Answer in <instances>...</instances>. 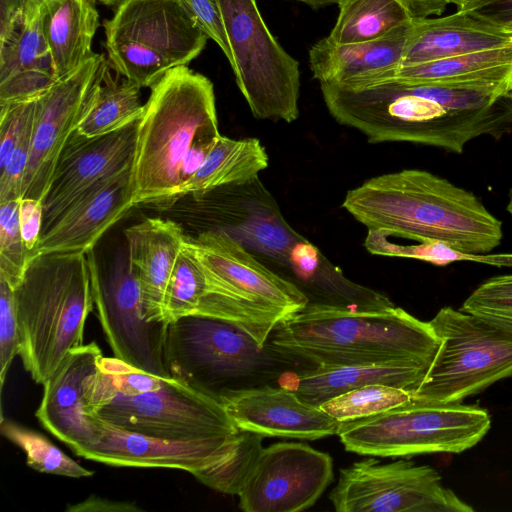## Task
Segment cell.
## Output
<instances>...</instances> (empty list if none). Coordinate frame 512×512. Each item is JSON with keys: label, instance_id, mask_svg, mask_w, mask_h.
<instances>
[{"label": "cell", "instance_id": "cell-15", "mask_svg": "<svg viewBox=\"0 0 512 512\" xmlns=\"http://www.w3.org/2000/svg\"><path fill=\"white\" fill-rule=\"evenodd\" d=\"M205 273L208 292L229 300L257 303L288 316L309 300L293 282L257 260L241 242L224 230L187 237Z\"/></svg>", "mask_w": 512, "mask_h": 512}, {"label": "cell", "instance_id": "cell-37", "mask_svg": "<svg viewBox=\"0 0 512 512\" xmlns=\"http://www.w3.org/2000/svg\"><path fill=\"white\" fill-rule=\"evenodd\" d=\"M460 309L512 329V274L481 283Z\"/></svg>", "mask_w": 512, "mask_h": 512}, {"label": "cell", "instance_id": "cell-9", "mask_svg": "<svg viewBox=\"0 0 512 512\" xmlns=\"http://www.w3.org/2000/svg\"><path fill=\"white\" fill-rule=\"evenodd\" d=\"M104 29L108 65L140 88L187 65L208 39L179 0H121Z\"/></svg>", "mask_w": 512, "mask_h": 512}, {"label": "cell", "instance_id": "cell-46", "mask_svg": "<svg viewBox=\"0 0 512 512\" xmlns=\"http://www.w3.org/2000/svg\"><path fill=\"white\" fill-rule=\"evenodd\" d=\"M71 512H131L142 511L135 503L112 501L106 498L90 496L81 503L68 506Z\"/></svg>", "mask_w": 512, "mask_h": 512}, {"label": "cell", "instance_id": "cell-49", "mask_svg": "<svg viewBox=\"0 0 512 512\" xmlns=\"http://www.w3.org/2000/svg\"><path fill=\"white\" fill-rule=\"evenodd\" d=\"M304 3L313 9L323 8L332 4H338L340 0H293Z\"/></svg>", "mask_w": 512, "mask_h": 512}, {"label": "cell", "instance_id": "cell-13", "mask_svg": "<svg viewBox=\"0 0 512 512\" xmlns=\"http://www.w3.org/2000/svg\"><path fill=\"white\" fill-rule=\"evenodd\" d=\"M97 315L114 357L151 374L171 378L164 363L167 322L145 318L137 273L121 253L105 275L87 253Z\"/></svg>", "mask_w": 512, "mask_h": 512}, {"label": "cell", "instance_id": "cell-12", "mask_svg": "<svg viewBox=\"0 0 512 512\" xmlns=\"http://www.w3.org/2000/svg\"><path fill=\"white\" fill-rule=\"evenodd\" d=\"M329 499L337 512H472L430 466L366 458L340 470Z\"/></svg>", "mask_w": 512, "mask_h": 512}, {"label": "cell", "instance_id": "cell-52", "mask_svg": "<svg viewBox=\"0 0 512 512\" xmlns=\"http://www.w3.org/2000/svg\"><path fill=\"white\" fill-rule=\"evenodd\" d=\"M101 3L106 5H113L119 3L121 0H99Z\"/></svg>", "mask_w": 512, "mask_h": 512}, {"label": "cell", "instance_id": "cell-29", "mask_svg": "<svg viewBox=\"0 0 512 512\" xmlns=\"http://www.w3.org/2000/svg\"><path fill=\"white\" fill-rule=\"evenodd\" d=\"M268 163V154L257 138L231 139L220 135L200 168L162 206L169 207L188 194L198 200L222 186L250 183Z\"/></svg>", "mask_w": 512, "mask_h": 512}, {"label": "cell", "instance_id": "cell-34", "mask_svg": "<svg viewBox=\"0 0 512 512\" xmlns=\"http://www.w3.org/2000/svg\"><path fill=\"white\" fill-rule=\"evenodd\" d=\"M206 293L205 273L186 239L166 287L163 304L164 321L169 323L195 314Z\"/></svg>", "mask_w": 512, "mask_h": 512}, {"label": "cell", "instance_id": "cell-14", "mask_svg": "<svg viewBox=\"0 0 512 512\" xmlns=\"http://www.w3.org/2000/svg\"><path fill=\"white\" fill-rule=\"evenodd\" d=\"M334 477L328 453L304 443L262 448L239 494L245 512H298L313 506Z\"/></svg>", "mask_w": 512, "mask_h": 512}, {"label": "cell", "instance_id": "cell-41", "mask_svg": "<svg viewBox=\"0 0 512 512\" xmlns=\"http://www.w3.org/2000/svg\"><path fill=\"white\" fill-rule=\"evenodd\" d=\"M37 99L0 106V169L4 167L24 127L34 115Z\"/></svg>", "mask_w": 512, "mask_h": 512}, {"label": "cell", "instance_id": "cell-26", "mask_svg": "<svg viewBox=\"0 0 512 512\" xmlns=\"http://www.w3.org/2000/svg\"><path fill=\"white\" fill-rule=\"evenodd\" d=\"M386 79L498 86L512 92V43L425 63L399 64L340 85L355 86Z\"/></svg>", "mask_w": 512, "mask_h": 512}, {"label": "cell", "instance_id": "cell-17", "mask_svg": "<svg viewBox=\"0 0 512 512\" xmlns=\"http://www.w3.org/2000/svg\"><path fill=\"white\" fill-rule=\"evenodd\" d=\"M138 123L97 137L73 132L42 199V232L98 181L132 166Z\"/></svg>", "mask_w": 512, "mask_h": 512}, {"label": "cell", "instance_id": "cell-38", "mask_svg": "<svg viewBox=\"0 0 512 512\" xmlns=\"http://www.w3.org/2000/svg\"><path fill=\"white\" fill-rule=\"evenodd\" d=\"M413 241L415 244H401L392 240L387 241L385 245L386 256L412 258L437 265H445L454 261H473L498 267H512V253L467 254L442 243Z\"/></svg>", "mask_w": 512, "mask_h": 512}, {"label": "cell", "instance_id": "cell-40", "mask_svg": "<svg viewBox=\"0 0 512 512\" xmlns=\"http://www.w3.org/2000/svg\"><path fill=\"white\" fill-rule=\"evenodd\" d=\"M20 339L14 289L0 278V384L4 385L9 367L19 355Z\"/></svg>", "mask_w": 512, "mask_h": 512}, {"label": "cell", "instance_id": "cell-2", "mask_svg": "<svg viewBox=\"0 0 512 512\" xmlns=\"http://www.w3.org/2000/svg\"><path fill=\"white\" fill-rule=\"evenodd\" d=\"M342 208L368 230L387 229L467 254L491 252L503 236L501 222L472 192L425 170L373 177L349 190Z\"/></svg>", "mask_w": 512, "mask_h": 512}, {"label": "cell", "instance_id": "cell-23", "mask_svg": "<svg viewBox=\"0 0 512 512\" xmlns=\"http://www.w3.org/2000/svg\"><path fill=\"white\" fill-rule=\"evenodd\" d=\"M427 368L410 361L298 367L282 373L277 383L295 392L304 402L320 407L336 396L368 384H386L413 393Z\"/></svg>", "mask_w": 512, "mask_h": 512}, {"label": "cell", "instance_id": "cell-19", "mask_svg": "<svg viewBox=\"0 0 512 512\" xmlns=\"http://www.w3.org/2000/svg\"><path fill=\"white\" fill-rule=\"evenodd\" d=\"M103 357L95 342L82 344L64 357L43 383V396L35 416L42 427L73 452L97 441L99 427L87 411L86 388Z\"/></svg>", "mask_w": 512, "mask_h": 512}, {"label": "cell", "instance_id": "cell-30", "mask_svg": "<svg viewBox=\"0 0 512 512\" xmlns=\"http://www.w3.org/2000/svg\"><path fill=\"white\" fill-rule=\"evenodd\" d=\"M140 89L127 78L122 81L114 78L106 61L90 94L77 132L85 137H97L139 121L144 113Z\"/></svg>", "mask_w": 512, "mask_h": 512}, {"label": "cell", "instance_id": "cell-6", "mask_svg": "<svg viewBox=\"0 0 512 512\" xmlns=\"http://www.w3.org/2000/svg\"><path fill=\"white\" fill-rule=\"evenodd\" d=\"M164 363L171 378L218 402L233 391L278 381L300 365L230 322L197 314L167 324Z\"/></svg>", "mask_w": 512, "mask_h": 512}, {"label": "cell", "instance_id": "cell-42", "mask_svg": "<svg viewBox=\"0 0 512 512\" xmlns=\"http://www.w3.org/2000/svg\"><path fill=\"white\" fill-rule=\"evenodd\" d=\"M179 2L195 26L219 46L230 64L231 50L217 1L179 0Z\"/></svg>", "mask_w": 512, "mask_h": 512}, {"label": "cell", "instance_id": "cell-35", "mask_svg": "<svg viewBox=\"0 0 512 512\" xmlns=\"http://www.w3.org/2000/svg\"><path fill=\"white\" fill-rule=\"evenodd\" d=\"M412 398L413 394L402 388L386 384H368L336 396L320 407L342 423L386 412L409 402Z\"/></svg>", "mask_w": 512, "mask_h": 512}, {"label": "cell", "instance_id": "cell-1", "mask_svg": "<svg viewBox=\"0 0 512 512\" xmlns=\"http://www.w3.org/2000/svg\"><path fill=\"white\" fill-rule=\"evenodd\" d=\"M341 125L370 143L410 142L462 153L472 140L512 132V92L498 86L386 79L347 86L320 83Z\"/></svg>", "mask_w": 512, "mask_h": 512}, {"label": "cell", "instance_id": "cell-47", "mask_svg": "<svg viewBox=\"0 0 512 512\" xmlns=\"http://www.w3.org/2000/svg\"><path fill=\"white\" fill-rule=\"evenodd\" d=\"M45 0H0V27L38 9Z\"/></svg>", "mask_w": 512, "mask_h": 512}, {"label": "cell", "instance_id": "cell-39", "mask_svg": "<svg viewBox=\"0 0 512 512\" xmlns=\"http://www.w3.org/2000/svg\"><path fill=\"white\" fill-rule=\"evenodd\" d=\"M35 116L36 111L24 127L4 167L0 169V204L22 198L23 179L30 158Z\"/></svg>", "mask_w": 512, "mask_h": 512}, {"label": "cell", "instance_id": "cell-43", "mask_svg": "<svg viewBox=\"0 0 512 512\" xmlns=\"http://www.w3.org/2000/svg\"><path fill=\"white\" fill-rule=\"evenodd\" d=\"M21 235L29 251L33 253L40 240L43 227L42 200L21 198L19 204Z\"/></svg>", "mask_w": 512, "mask_h": 512}, {"label": "cell", "instance_id": "cell-32", "mask_svg": "<svg viewBox=\"0 0 512 512\" xmlns=\"http://www.w3.org/2000/svg\"><path fill=\"white\" fill-rule=\"evenodd\" d=\"M264 436L239 430L229 451L214 464L192 474L209 488L238 495L263 446Z\"/></svg>", "mask_w": 512, "mask_h": 512}, {"label": "cell", "instance_id": "cell-20", "mask_svg": "<svg viewBox=\"0 0 512 512\" xmlns=\"http://www.w3.org/2000/svg\"><path fill=\"white\" fill-rule=\"evenodd\" d=\"M238 430L264 437L316 440L337 434L340 422L280 385L233 391L220 400Z\"/></svg>", "mask_w": 512, "mask_h": 512}, {"label": "cell", "instance_id": "cell-51", "mask_svg": "<svg viewBox=\"0 0 512 512\" xmlns=\"http://www.w3.org/2000/svg\"><path fill=\"white\" fill-rule=\"evenodd\" d=\"M507 211L512 219V188L509 191V198H508V204H507Z\"/></svg>", "mask_w": 512, "mask_h": 512}, {"label": "cell", "instance_id": "cell-53", "mask_svg": "<svg viewBox=\"0 0 512 512\" xmlns=\"http://www.w3.org/2000/svg\"><path fill=\"white\" fill-rule=\"evenodd\" d=\"M505 31H507L508 33H510L512 35V27L506 29Z\"/></svg>", "mask_w": 512, "mask_h": 512}, {"label": "cell", "instance_id": "cell-18", "mask_svg": "<svg viewBox=\"0 0 512 512\" xmlns=\"http://www.w3.org/2000/svg\"><path fill=\"white\" fill-rule=\"evenodd\" d=\"M92 416L100 430L99 438L75 454L115 467L173 468L194 474L220 460L238 432L196 440H171L124 430Z\"/></svg>", "mask_w": 512, "mask_h": 512}, {"label": "cell", "instance_id": "cell-48", "mask_svg": "<svg viewBox=\"0 0 512 512\" xmlns=\"http://www.w3.org/2000/svg\"><path fill=\"white\" fill-rule=\"evenodd\" d=\"M406 8L412 19L427 18L441 15L447 5V0H398Z\"/></svg>", "mask_w": 512, "mask_h": 512}, {"label": "cell", "instance_id": "cell-31", "mask_svg": "<svg viewBox=\"0 0 512 512\" xmlns=\"http://www.w3.org/2000/svg\"><path fill=\"white\" fill-rule=\"evenodd\" d=\"M327 38L335 43L366 42L385 36L412 20L398 0H340Z\"/></svg>", "mask_w": 512, "mask_h": 512}, {"label": "cell", "instance_id": "cell-7", "mask_svg": "<svg viewBox=\"0 0 512 512\" xmlns=\"http://www.w3.org/2000/svg\"><path fill=\"white\" fill-rule=\"evenodd\" d=\"M491 419L478 406L435 404L412 398L386 412L340 423L337 435L347 451L366 456L408 457L461 453L488 433Z\"/></svg>", "mask_w": 512, "mask_h": 512}, {"label": "cell", "instance_id": "cell-16", "mask_svg": "<svg viewBox=\"0 0 512 512\" xmlns=\"http://www.w3.org/2000/svg\"><path fill=\"white\" fill-rule=\"evenodd\" d=\"M106 61L103 54L95 53L79 68L57 80L38 97L22 198L43 199L58 158L67 140L79 125Z\"/></svg>", "mask_w": 512, "mask_h": 512}, {"label": "cell", "instance_id": "cell-36", "mask_svg": "<svg viewBox=\"0 0 512 512\" xmlns=\"http://www.w3.org/2000/svg\"><path fill=\"white\" fill-rule=\"evenodd\" d=\"M20 199L0 204V278L13 289L21 282L33 253L21 235Z\"/></svg>", "mask_w": 512, "mask_h": 512}, {"label": "cell", "instance_id": "cell-50", "mask_svg": "<svg viewBox=\"0 0 512 512\" xmlns=\"http://www.w3.org/2000/svg\"><path fill=\"white\" fill-rule=\"evenodd\" d=\"M448 3L454 4L457 6L458 10H461L463 7H465L468 3L474 1V0H447Z\"/></svg>", "mask_w": 512, "mask_h": 512}, {"label": "cell", "instance_id": "cell-11", "mask_svg": "<svg viewBox=\"0 0 512 512\" xmlns=\"http://www.w3.org/2000/svg\"><path fill=\"white\" fill-rule=\"evenodd\" d=\"M90 415L124 430L171 440H196L239 431L217 400L173 378L136 394L86 390Z\"/></svg>", "mask_w": 512, "mask_h": 512}, {"label": "cell", "instance_id": "cell-25", "mask_svg": "<svg viewBox=\"0 0 512 512\" xmlns=\"http://www.w3.org/2000/svg\"><path fill=\"white\" fill-rule=\"evenodd\" d=\"M511 43L510 33L465 11L412 19L401 64L425 63Z\"/></svg>", "mask_w": 512, "mask_h": 512}, {"label": "cell", "instance_id": "cell-8", "mask_svg": "<svg viewBox=\"0 0 512 512\" xmlns=\"http://www.w3.org/2000/svg\"><path fill=\"white\" fill-rule=\"evenodd\" d=\"M439 346L413 398L460 403L512 377V329L452 307L429 321Z\"/></svg>", "mask_w": 512, "mask_h": 512}, {"label": "cell", "instance_id": "cell-3", "mask_svg": "<svg viewBox=\"0 0 512 512\" xmlns=\"http://www.w3.org/2000/svg\"><path fill=\"white\" fill-rule=\"evenodd\" d=\"M303 367L410 361L429 366L439 338L395 305L360 309L319 304L281 320L267 341Z\"/></svg>", "mask_w": 512, "mask_h": 512}, {"label": "cell", "instance_id": "cell-45", "mask_svg": "<svg viewBox=\"0 0 512 512\" xmlns=\"http://www.w3.org/2000/svg\"><path fill=\"white\" fill-rule=\"evenodd\" d=\"M220 135H205L195 140L182 161L181 183L188 180L200 168Z\"/></svg>", "mask_w": 512, "mask_h": 512}, {"label": "cell", "instance_id": "cell-27", "mask_svg": "<svg viewBox=\"0 0 512 512\" xmlns=\"http://www.w3.org/2000/svg\"><path fill=\"white\" fill-rule=\"evenodd\" d=\"M411 21L372 41L339 44L327 37L317 41L309 50L313 77L319 83L339 84L401 64Z\"/></svg>", "mask_w": 512, "mask_h": 512}, {"label": "cell", "instance_id": "cell-44", "mask_svg": "<svg viewBox=\"0 0 512 512\" xmlns=\"http://www.w3.org/2000/svg\"><path fill=\"white\" fill-rule=\"evenodd\" d=\"M458 11L468 12L504 30L512 27V0H474Z\"/></svg>", "mask_w": 512, "mask_h": 512}, {"label": "cell", "instance_id": "cell-5", "mask_svg": "<svg viewBox=\"0 0 512 512\" xmlns=\"http://www.w3.org/2000/svg\"><path fill=\"white\" fill-rule=\"evenodd\" d=\"M25 370L42 384L83 344L94 300L87 254H34L14 289Z\"/></svg>", "mask_w": 512, "mask_h": 512}, {"label": "cell", "instance_id": "cell-10", "mask_svg": "<svg viewBox=\"0 0 512 512\" xmlns=\"http://www.w3.org/2000/svg\"><path fill=\"white\" fill-rule=\"evenodd\" d=\"M236 84L253 116L291 123L299 116L300 67L276 40L256 0H216Z\"/></svg>", "mask_w": 512, "mask_h": 512}, {"label": "cell", "instance_id": "cell-4", "mask_svg": "<svg viewBox=\"0 0 512 512\" xmlns=\"http://www.w3.org/2000/svg\"><path fill=\"white\" fill-rule=\"evenodd\" d=\"M205 135H220L213 83L187 65L175 67L151 86L138 123L132 205L162 206L181 183L186 152Z\"/></svg>", "mask_w": 512, "mask_h": 512}, {"label": "cell", "instance_id": "cell-33", "mask_svg": "<svg viewBox=\"0 0 512 512\" xmlns=\"http://www.w3.org/2000/svg\"><path fill=\"white\" fill-rule=\"evenodd\" d=\"M0 431L25 453L27 465L37 472L70 478H84L94 474L35 430L1 418Z\"/></svg>", "mask_w": 512, "mask_h": 512}, {"label": "cell", "instance_id": "cell-22", "mask_svg": "<svg viewBox=\"0 0 512 512\" xmlns=\"http://www.w3.org/2000/svg\"><path fill=\"white\" fill-rule=\"evenodd\" d=\"M57 81L42 28V5L0 27V106L36 99Z\"/></svg>", "mask_w": 512, "mask_h": 512}, {"label": "cell", "instance_id": "cell-21", "mask_svg": "<svg viewBox=\"0 0 512 512\" xmlns=\"http://www.w3.org/2000/svg\"><path fill=\"white\" fill-rule=\"evenodd\" d=\"M132 166L105 177L75 200L45 231L34 254H87L132 205Z\"/></svg>", "mask_w": 512, "mask_h": 512}, {"label": "cell", "instance_id": "cell-28", "mask_svg": "<svg viewBox=\"0 0 512 512\" xmlns=\"http://www.w3.org/2000/svg\"><path fill=\"white\" fill-rule=\"evenodd\" d=\"M99 25L95 0H45L42 28L57 80L79 68L91 49Z\"/></svg>", "mask_w": 512, "mask_h": 512}, {"label": "cell", "instance_id": "cell-24", "mask_svg": "<svg viewBox=\"0 0 512 512\" xmlns=\"http://www.w3.org/2000/svg\"><path fill=\"white\" fill-rule=\"evenodd\" d=\"M124 235L129 261L140 282L145 318L165 322L166 287L187 236L180 224L159 217L143 219L126 228Z\"/></svg>", "mask_w": 512, "mask_h": 512}]
</instances>
